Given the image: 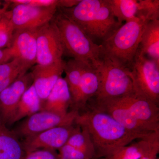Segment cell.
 I'll return each instance as SVG.
<instances>
[{"instance_id":"cell-7","label":"cell","mask_w":159,"mask_h":159,"mask_svg":"<svg viewBox=\"0 0 159 159\" xmlns=\"http://www.w3.org/2000/svg\"><path fill=\"white\" fill-rule=\"evenodd\" d=\"M79 112L72 110L66 115H60L49 111H40L28 117L13 131L18 137L26 139L54 127L74 124Z\"/></svg>"},{"instance_id":"cell-14","label":"cell","mask_w":159,"mask_h":159,"mask_svg":"<svg viewBox=\"0 0 159 159\" xmlns=\"http://www.w3.org/2000/svg\"><path fill=\"white\" fill-rule=\"evenodd\" d=\"M65 63L62 59L48 65L37 64L33 67L31 72L33 84L42 103L59 78L62 77Z\"/></svg>"},{"instance_id":"cell-30","label":"cell","mask_w":159,"mask_h":159,"mask_svg":"<svg viewBox=\"0 0 159 159\" xmlns=\"http://www.w3.org/2000/svg\"><path fill=\"white\" fill-rule=\"evenodd\" d=\"M80 1L78 0H59V8H70L76 6Z\"/></svg>"},{"instance_id":"cell-26","label":"cell","mask_w":159,"mask_h":159,"mask_svg":"<svg viewBox=\"0 0 159 159\" xmlns=\"http://www.w3.org/2000/svg\"><path fill=\"white\" fill-rule=\"evenodd\" d=\"M138 18L151 21L159 20V0H139Z\"/></svg>"},{"instance_id":"cell-1","label":"cell","mask_w":159,"mask_h":159,"mask_svg":"<svg viewBox=\"0 0 159 159\" xmlns=\"http://www.w3.org/2000/svg\"><path fill=\"white\" fill-rule=\"evenodd\" d=\"M87 106L89 108L78 113L74 123L88 132L95 159L108 157L134 140L147 137L128 130L106 112Z\"/></svg>"},{"instance_id":"cell-19","label":"cell","mask_w":159,"mask_h":159,"mask_svg":"<svg viewBox=\"0 0 159 159\" xmlns=\"http://www.w3.org/2000/svg\"><path fill=\"white\" fill-rule=\"evenodd\" d=\"M139 48L147 57L159 64V20L146 24Z\"/></svg>"},{"instance_id":"cell-25","label":"cell","mask_w":159,"mask_h":159,"mask_svg":"<svg viewBox=\"0 0 159 159\" xmlns=\"http://www.w3.org/2000/svg\"><path fill=\"white\" fill-rule=\"evenodd\" d=\"M66 144L82 151L92 158L95 159L93 145L88 132L84 127L78 125L77 130L70 137Z\"/></svg>"},{"instance_id":"cell-3","label":"cell","mask_w":159,"mask_h":159,"mask_svg":"<svg viewBox=\"0 0 159 159\" xmlns=\"http://www.w3.org/2000/svg\"><path fill=\"white\" fill-rule=\"evenodd\" d=\"M64 49L73 59L97 68L101 60V46L94 42L77 24L57 9L53 18Z\"/></svg>"},{"instance_id":"cell-21","label":"cell","mask_w":159,"mask_h":159,"mask_svg":"<svg viewBox=\"0 0 159 159\" xmlns=\"http://www.w3.org/2000/svg\"><path fill=\"white\" fill-rule=\"evenodd\" d=\"M42 106V102L32 84L20 99L10 124L40 111H41Z\"/></svg>"},{"instance_id":"cell-2","label":"cell","mask_w":159,"mask_h":159,"mask_svg":"<svg viewBox=\"0 0 159 159\" xmlns=\"http://www.w3.org/2000/svg\"><path fill=\"white\" fill-rule=\"evenodd\" d=\"M58 9L100 45L123 24L114 16L108 0H81L74 7Z\"/></svg>"},{"instance_id":"cell-24","label":"cell","mask_w":159,"mask_h":159,"mask_svg":"<svg viewBox=\"0 0 159 159\" xmlns=\"http://www.w3.org/2000/svg\"><path fill=\"white\" fill-rule=\"evenodd\" d=\"M4 7L0 9V49L9 48L16 30L11 22L10 10H7L10 5L8 1Z\"/></svg>"},{"instance_id":"cell-32","label":"cell","mask_w":159,"mask_h":159,"mask_svg":"<svg viewBox=\"0 0 159 159\" xmlns=\"http://www.w3.org/2000/svg\"><path fill=\"white\" fill-rule=\"evenodd\" d=\"M159 152V148H156L152 151L151 152L145 155L141 159H159L157 157Z\"/></svg>"},{"instance_id":"cell-33","label":"cell","mask_w":159,"mask_h":159,"mask_svg":"<svg viewBox=\"0 0 159 159\" xmlns=\"http://www.w3.org/2000/svg\"><path fill=\"white\" fill-rule=\"evenodd\" d=\"M94 159V158H93V159Z\"/></svg>"},{"instance_id":"cell-31","label":"cell","mask_w":159,"mask_h":159,"mask_svg":"<svg viewBox=\"0 0 159 159\" xmlns=\"http://www.w3.org/2000/svg\"><path fill=\"white\" fill-rule=\"evenodd\" d=\"M7 48L0 49V65L10 60Z\"/></svg>"},{"instance_id":"cell-22","label":"cell","mask_w":159,"mask_h":159,"mask_svg":"<svg viewBox=\"0 0 159 159\" xmlns=\"http://www.w3.org/2000/svg\"><path fill=\"white\" fill-rule=\"evenodd\" d=\"M114 16L120 23L137 20L139 11V1L108 0Z\"/></svg>"},{"instance_id":"cell-13","label":"cell","mask_w":159,"mask_h":159,"mask_svg":"<svg viewBox=\"0 0 159 159\" xmlns=\"http://www.w3.org/2000/svg\"><path fill=\"white\" fill-rule=\"evenodd\" d=\"M40 28L16 30L11 44L7 48L10 59L19 58L32 66L36 63L37 37Z\"/></svg>"},{"instance_id":"cell-4","label":"cell","mask_w":159,"mask_h":159,"mask_svg":"<svg viewBox=\"0 0 159 159\" xmlns=\"http://www.w3.org/2000/svg\"><path fill=\"white\" fill-rule=\"evenodd\" d=\"M149 22L139 18L122 24L100 44L101 57H104L128 69L140 46L144 28Z\"/></svg>"},{"instance_id":"cell-11","label":"cell","mask_w":159,"mask_h":159,"mask_svg":"<svg viewBox=\"0 0 159 159\" xmlns=\"http://www.w3.org/2000/svg\"><path fill=\"white\" fill-rule=\"evenodd\" d=\"M74 124L57 126L25 139L22 143L26 153L41 149L58 150L77 130L78 125Z\"/></svg>"},{"instance_id":"cell-12","label":"cell","mask_w":159,"mask_h":159,"mask_svg":"<svg viewBox=\"0 0 159 159\" xmlns=\"http://www.w3.org/2000/svg\"><path fill=\"white\" fill-rule=\"evenodd\" d=\"M33 82L31 72L27 73L0 93V115L5 123L10 124L20 99Z\"/></svg>"},{"instance_id":"cell-10","label":"cell","mask_w":159,"mask_h":159,"mask_svg":"<svg viewBox=\"0 0 159 159\" xmlns=\"http://www.w3.org/2000/svg\"><path fill=\"white\" fill-rule=\"evenodd\" d=\"M11 22L16 30L39 28L51 21L57 12V6L38 7L29 5H12Z\"/></svg>"},{"instance_id":"cell-5","label":"cell","mask_w":159,"mask_h":159,"mask_svg":"<svg viewBox=\"0 0 159 159\" xmlns=\"http://www.w3.org/2000/svg\"><path fill=\"white\" fill-rule=\"evenodd\" d=\"M101 58L97 67L99 90L94 100L117 99L134 94L128 69L106 57Z\"/></svg>"},{"instance_id":"cell-28","label":"cell","mask_w":159,"mask_h":159,"mask_svg":"<svg viewBox=\"0 0 159 159\" xmlns=\"http://www.w3.org/2000/svg\"><path fill=\"white\" fill-rule=\"evenodd\" d=\"M23 159H60L56 150L41 149L26 153Z\"/></svg>"},{"instance_id":"cell-6","label":"cell","mask_w":159,"mask_h":159,"mask_svg":"<svg viewBox=\"0 0 159 159\" xmlns=\"http://www.w3.org/2000/svg\"><path fill=\"white\" fill-rule=\"evenodd\" d=\"M128 69L135 94L159 106V64L147 57L139 48Z\"/></svg>"},{"instance_id":"cell-17","label":"cell","mask_w":159,"mask_h":159,"mask_svg":"<svg viewBox=\"0 0 159 159\" xmlns=\"http://www.w3.org/2000/svg\"><path fill=\"white\" fill-rule=\"evenodd\" d=\"M71 103L72 99L68 86L64 78L61 77L43 102L41 111L66 115L69 112L68 109L71 107Z\"/></svg>"},{"instance_id":"cell-9","label":"cell","mask_w":159,"mask_h":159,"mask_svg":"<svg viewBox=\"0 0 159 159\" xmlns=\"http://www.w3.org/2000/svg\"><path fill=\"white\" fill-rule=\"evenodd\" d=\"M114 99L128 110L149 132L159 131V106L135 93Z\"/></svg>"},{"instance_id":"cell-8","label":"cell","mask_w":159,"mask_h":159,"mask_svg":"<svg viewBox=\"0 0 159 159\" xmlns=\"http://www.w3.org/2000/svg\"><path fill=\"white\" fill-rule=\"evenodd\" d=\"M63 54L59 32L52 20L39 29L36 64L42 66L51 64L62 60Z\"/></svg>"},{"instance_id":"cell-15","label":"cell","mask_w":159,"mask_h":159,"mask_svg":"<svg viewBox=\"0 0 159 159\" xmlns=\"http://www.w3.org/2000/svg\"><path fill=\"white\" fill-rule=\"evenodd\" d=\"M99 88L97 68L86 64L77 95L72 101V110L79 112L80 110L85 109L89 101L97 95Z\"/></svg>"},{"instance_id":"cell-29","label":"cell","mask_w":159,"mask_h":159,"mask_svg":"<svg viewBox=\"0 0 159 159\" xmlns=\"http://www.w3.org/2000/svg\"><path fill=\"white\" fill-rule=\"evenodd\" d=\"M9 1L12 5L22 4L38 7L57 6L58 8L59 6V0H11Z\"/></svg>"},{"instance_id":"cell-20","label":"cell","mask_w":159,"mask_h":159,"mask_svg":"<svg viewBox=\"0 0 159 159\" xmlns=\"http://www.w3.org/2000/svg\"><path fill=\"white\" fill-rule=\"evenodd\" d=\"M32 66L19 58L0 65V93L27 74Z\"/></svg>"},{"instance_id":"cell-16","label":"cell","mask_w":159,"mask_h":159,"mask_svg":"<svg viewBox=\"0 0 159 159\" xmlns=\"http://www.w3.org/2000/svg\"><path fill=\"white\" fill-rule=\"evenodd\" d=\"M157 148H159V131L132 142L111 156L102 159H141Z\"/></svg>"},{"instance_id":"cell-27","label":"cell","mask_w":159,"mask_h":159,"mask_svg":"<svg viewBox=\"0 0 159 159\" xmlns=\"http://www.w3.org/2000/svg\"><path fill=\"white\" fill-rule=\"evenodd\" d=\"M60 159H91L85 152L66 144L58 150Z\"/></svg>"},{"instance_id":"cell-23","label":"cell","mask_w":159,"mask_h":159,"mask_svg":"<svg viewBox=\"0 0 159 159\" xmlns=\"http://www.w3.org/2000/svg\"><path fill=\"white\" fill-rule=\"evenodd\" d=\"M86 64L85 63L73 58L65 63L64 69V72L66 74L64 79L68 86L72 101L77 95Z\"/></svg>"},{"instance_id":"cell-18","label":"cell","mask_w":159,"mask_h":159,"mask_svg":"<svg viewBox=\"0 0 159 159\" xmlns=\"http://www.w3.org/2000/svg\"><path fill=\"white\" fill-rule=\"evenodd\" d=\"M26 152L13 131L0 124V159H23Z\"/></svg>"}]
</instances>
